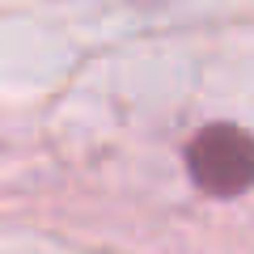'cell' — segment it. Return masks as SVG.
<instances>
[{"label": "cell", "instance_id": "obj_1", "mask_svg": "<svg viewBox=\"0 0 254 254\" xmlns=\"http://www.w3.org/2000/svg\"><path fill=\"white\" fill-rule=\"evenodd\" d=\"M187 170L208 195H242L254 187V136L233 123H212L187 148Z\"/></svg>", "mask_w": 254, "mask_h": 254}]
</instances>
